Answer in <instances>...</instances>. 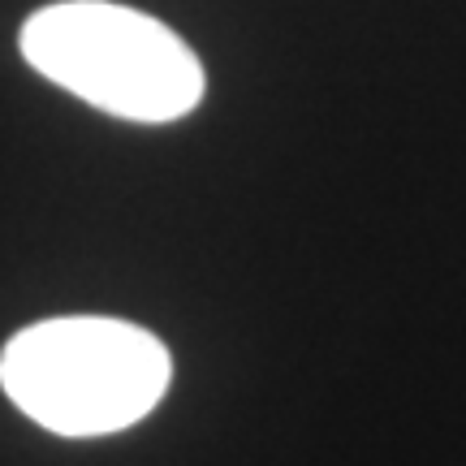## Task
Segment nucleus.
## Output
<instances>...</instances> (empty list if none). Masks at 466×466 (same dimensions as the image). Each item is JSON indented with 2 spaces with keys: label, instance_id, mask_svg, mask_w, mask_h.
Here are the masks:
<instances>
[{
  "label": "nucleus",
  "instance_id": "2",
  "mask_svg": "<svg viewBox=\"0 0 466 466\" xmlns=\"http://www.w3.org/2000/svg\"><path fill=\"white\" fill-rule=\"evenodd\" d=\"M17 44L48 83L126 121H177L203 100V66L186 39L126 5H48L26 17Z\"/></svg>",
  "mask_w": 466,
  "mask_h": 466
},
{
  "label": "nucleus",
  "instance_id": "1",
  "mask_svg": "<svg viewBox=\"0 0 466 466\" xmlns=\"http://www.w3.org/2000/svg\"><path fill=\"white\" fill-rule=\"evenodd\" d=\"M173 359L138 324L66 316L31 324L0 350V384L22 415L56 436H108L165 398Z\"/></svg>",
  "mask_w": 466,
  "mask_h": 466
}]
</instances>
